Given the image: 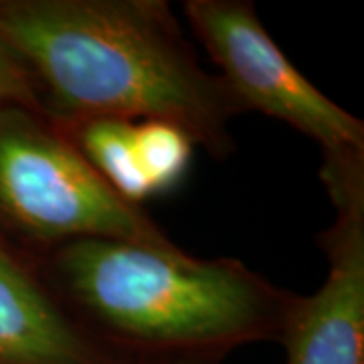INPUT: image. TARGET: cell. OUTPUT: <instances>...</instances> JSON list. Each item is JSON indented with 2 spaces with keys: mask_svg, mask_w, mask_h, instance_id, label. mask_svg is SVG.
<instances>
[{
  "mask_svg": "<svg viewBox=\"0 0 364 364\" xmlns=\"http://www.w3.org/2000/svg\"><path fill=\"white\" fill-rule=\"evenodd\" d=\"M182 13L243 112L255 109L312 138L334 193L364 182V124L320 91L272 39L249 0H186Z\"/></svg>",
  "mask_w": 364,
  "mask_h": 364,
  "instance_id": "cell-4",
  "label": "cell"
},
{
  "mask_svg": "<svg viewBox=\"0 0 364 364\" xmlns=\"http://www.w3.org/2000/svg\"><path fill=\"white\" fill-rule=\"evenodd\" d=\"M136 158L152 196L178 188L191 168L195 142L181 128L166 122H136Z\"/></svg>",
  "mask_w": 364,
  "mask_h": 364,
  "instance_id": "cell-7",
  "label": "cell"
},
{
  "mask_svg": "<svg viewBox=\"0 0 364 364\" xmlns=\"http://www.w3.org/2000/svg\"><path fill=\"white\" fill-rule=\"evenodd\" d=\"M85 334L25 255L0 237V364H122Z\"/></svg>",
  "mask_w": 364,
  "mask_h": 364,
  "instance_id": "cell-5",
  "label": "cell"
},
{
  "mask_svg": "<svg viewBox=\"0 0 364 364\" xmlns=\"http://www.w3.org/2000/svg\"><path fill=\"white\" fill-rule=\"evenodd\" d=\"M79 328L122 358L279 340L296 294L245 263L172 245L81 239L28 259Z\"/></svg>",
  "mask_w": 364,
  "mask_h": 364,
  "instance_id": "cell-2",
  "label": "cell"
},
{
  "mask_svg": "<svg viewBox=\"0 0 364 364\" xmlns=\"http://www.w3.org/2000/svg\"><path fill=\"white\" fill-rule=\"evenodd\" d=\"M102 178L128 203L142 207L152 193L136 158V122L117 117H90L61 126Z\"/></svg>",
  "mask_w": 364,
  "mask_h": 364,
  "instance_id": "cell-6",
  "label": "cell"
},
{
  "mask_svg": "<svg viewBox=\"0 0 364 364\" xmlns=\"http://www.w3.org/2000/svg\"><path fill=\"white\" fill-rule=\"evenodd\" d=\"M0 225L26 259L81 239L172 245L144 207L91 168L59 124L21 105L0 107Z\"/></svg>",
  "mask_w": 364,
  "mask_h": 364,
  "instance_id": "cell-3",
  "label": "cell"
},
{
  "mask_svg": "<svg viewBox=\"0 0 364 364\" xmlns=\"http://www.w3.org/2000/svg\"><path fill=\"white\" fill-rule=\"evenodd\" d=\"M225 354L217 352H193V354H158V356H134L122 364H223Z\"/></svg>",
  "mask_w": 364,
  "mask_h": 364,
  "instance_id": "cell-9",
  "label": "cell"
},
{
  "mask_svg": "<svg viewBox=\"0 0 364 364\" xmlns=\"http://www.w3.org/2000/svg\"><path fill=\"white\" fill-rule=\"evenodd\" d=\"M4 105H21L45 116L39 87L31 69L0 35V107Z\"/></svg>",
  "mask_w": 364,
  "mask_h": 364,
  "instance_id": "cell-8",
  "label": "cell"
},
{
  "mask_svg": "<svg viewBox=\"0 0 364 364\" xmlns=\"http://www.w3.org/2000/svg\"><path fill=\"white\" fill-rule=\"evenodd\" d=\"M0 35L23 57L51 122H166L210 156L243 114L162 0H0Z\"/></svg>",
  "mask_w": 364,
  "mask_h": 364,
  "instance_id": "cell-1",
  "label": "cell"
}]
</instances>
